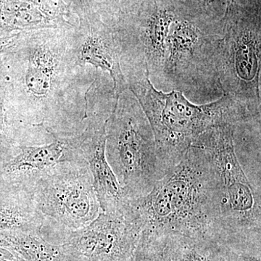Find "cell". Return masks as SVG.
Listing matches in <instances>:
<instances>
[{
    "label": "cell",
    "instance_id": "19",
    "mask_svg": "<svg viewBox=\"0 0 261 261\" xmlns=\"http://www.w3.org/2000/svg\"><path fill=\"white\" fill-rule=\"evenodd\" d=\"M178 14L208 23L222 20L228 0H170Z\"/></svg>",
    "mask_w": 261,
    "mask_h": 261
},
{
    "label": "cell",
    "instance_id": "9",
    "mask_svg": "<svg viewBox=\"0 0 261 261\" xmlns=\"http://www.w3.org/2000/svg\"><path fill=\"white\" fill-rule=\"evenodd\" d=\"M176 15L170 0H145L136 11L109 25L125 79L148 73L154 87L163 89L166 40Z\"/></svg>",
    "mask_w": 261,
    "mask_h": 261
},
{
    "label": "cell",
    "instance_id": "7",
    "mask_svg": "<svg viewBox=\"0 0 261 261\" xmlns=\"http://www.w3.org/2000/svg\"><path fill=\"white\" fill-rule=\"evenodd\" d=\"M106 154L130 200L147 195L162 178L153 132L140 103L128 89L118 96L108 121Z\"/></svg>",
    "mask_w": 261,
    "mask_h": 261
},
{
    "label": "cell",
    "instance_id": "4",
    "mask_svg": "<svg viewBox=\"0 0 261 261\" xmlns=\"http://www.w3.org/2000/svg\"><path fill=\"white\" fill-rule=\"evenodd\" d=\"M234 125L213 127L192 145L205 149L216 181V241L226 248L261 247L260 186L244 172L235 151Z\"/></svg>",
    "mask_w": 261,
    "mask_h": 261
},
{
    "label": "cell",
    "instance_id": "20",
    "mask_svg": "<svg viewBox=\"0 0 261 261\" xmlns=\"http://www.w3.org/2000/svg\"><path fill=\"white\" fill-rule=\"evenodd\" d=\"M132 261H172L168 252L166 236L140 235Z\"/></svg>",
    "mask_w": 261,
    "mask_h": 261
},
{
    "label": "cell",
    "instance_id": "14",
    "mask_svg": "<svg viewBox=\"0 0 261 261\" xmlns=\"http://www.w3.org/2000/svg\"><path fill=\"white\" fill-rule=\"evenodd\" d=\"M75 22L76 17L65 0H0V38L69 28Z\"/></svg>",
    "mask_w": 261,
    "mask_h": 261
},
{
    "label": "cell",
    "instance_id": "1",
    "mask_svg": "<svg viewBox=\"0 0 261 261\" xmlns=\"http://www.w3.org/2000/svg\"><path fill=\"white\" fill-rule=\"evenodd\" d=\"M67 29L20 33L13 49L3 56L22 116L62 137L80 135L87 128V97L98 75L72 63Z\"/></svg>",
    "mask_w": 261,
    "mask_h": 261
},
{
    "label": "cell",
    "instance_id": "3",
    "mask_svg": "<svg viewBox=\"0 0 261 261\" xmlns=\"http://www.w3.org/2000/svg\"><path fill=\"white\" fill-rule=\"evenodd\" d=\"M126 82L153 132L162 177L206 130L224 125L260 123L228 96L196 105L179 91L165 92L156 88L148 73L128 77Z\"/></svg>",
    "mask_w": 261,
    "mask_h": 261
},
{
    "label": "cell",
    "instance_id": "16",
    "mask_svg": "<svg viewBox=\"0 0 261 261\" xmlns=\"http://www.w3.org/2000/svg\"><path fill=\"white\" fill-rule=\"evenodd\" d=\"M43 223L31 189L0 181V232L41 230Z\"/></svg>",
    "mask_w": 261,
    "mask_h": 261
},
{
    "label": "cell",
    "instance_id": "24",
    "mask_svg": "<svg viewBox=\"0 0 261 261\" xmlns=\"http://www.w3.org/2000/svg\"><path fill=\"white\" fill-rule=\"evenodd\" d=\"M257 2H260V0H228L227 5L228 3H236V4L247 5L253 4V3H257Z\"/></svg>",
    "mask_w": 261,
    "mask_h": 261
},
{
    "label": "cell",
    "instance_id": "10",
    "mask_svg": "<svg viewBox=\"0 0 261 261\" xmlns=\"http://www.w3.org/2000/svg\"><path fill=\"white\" fill-rule=\"evenodd\" d=\"M68 3L76 16L75 25L66 30L72 63L84 73L102 72L109 75L115 94L119 96L128 87L112 29L80 0H68Z\"/></svg>",
    "mask_w": 261,
    "mask_h": 261
},
{
    "label": "cell",
    "instance_id": "6",
    "mask_svg": "<svg viewBox=\"0 0 261 261\" xmlns=\"http://www.w3.org/2000/svg\"><path fill=\"white\" fill-rule=\"evenodd\" d=\"M218 74L223 95L260 121V2L227 5L222 18Z\"/></svg>",
    "mask_w": 261,
    "mask_h": 261
},
{
    "label": "cell",
    "instance_id": "8",
    "mask_svg": "<svg viewBox=\"0 0 261 261\" xmlns=\"http://www.w3.org/2000/svg\"><path fill=\"white\" fill-rule=\"evenodd\" d=\"M32 192L44 219L41 233L53 243L63 244L68 233L88 226L102 211L82 155L58 165L36 182Z\"/></svg>",
    "mask_w": 261,
    "mask_h": 261
},
{
    "label": "cell",
    "instance_id": "2",
    "mask_svg": "<svg viewBox=\"0 0 261 261\" xmlns=\"http://www.w3.org/2000/svg\"><path fill=\"white\" fill-rule=\"evenodd\" d=\"M130 204L140 235L217 243L216 176L208 154L199 146L192 145L147 195Z\"/></svg>",
    "mask_w": 261,
    "mask_h": 261
},
{
    "label": "cell",
    "instance_id": "12",
    "mask_svg": "<svg viewBox=\"0 0 261 261\" xmlns=\"http://www.w3.org/2000/svg\"><path fill=\"white\" fill-rule=\"evenodd\" d=\"M53 136L49 143L20 147L14 155L0 163V181L32 190L58 165L82 155L75 136Z\"/></svg>",
    "mask_w": 261,
    "mask_h": 261
},
{
    "label": "cell",
    "instance_id": "5",
    "mask_svg": "<svg viewBox=\"0 0 261 261\" xmlns=\"http://www.w3.org/2000/svg\"><path fill=\"white\" fill-rule=\"evenodd\" d=\"M221 34L222 20L208 23L177 13L166 40L163 89L200 102L223 96L218 74Z\"/></svg>",
    "mask_w": 261,
    "mask_h": 261
},
{
    "label": "cell",
    "instance_id": "22",
    "mask_svg": "<svg viewBox=\"0 0 261 261\" xmlns=\"http://www.w3.org/2000/svg\"><path fill=\"white\" fill-rule=\"evenodd\" d=\"M18 34L10 37L0 38V56L13 49L18 39Z\"/></svg>",
    "mask_w": 261,
    "mask_h": 261
},
{
    "label": "cell",
    "instance_id": "21",
    "mask_svg": "<svg viewBox=\"0 0 261 261\" xmlns=\"http://www.w3.org/2000/svg\"><path fill=\"white\" fill-rule=\"evenodd\" d=\"M222 248L228 261H261V247Z\"/></svg>",
    "mask_w": 261,
    "mask_h": 261
},
{
    "label": "cell",
    "instance_id": "13",
    "mask_svg": "<svg viewBox=\"0 0 261 261\" xmlns=\"http://www.w3.org/2000/svg\"><path fill=\"white\" fill-rule=\"evenodd\" d=\"M108 123H90L82 133L75 135V140L81 154L88 163L101 211L123 212L130 200L125 195L106 158Z\"/></svg>",
    "mask_w": 261,
    "mask_h": 261
},
{
    "label": "cell",
    "instance_id": "23",
    "mask_svg": "<svg viewBox=\"0 0 261 261\" xmlns=\"http://www.w3.org/2000/svg\"><path fill=\"white\" fill-rule=\"evenodd\" d=\"M0 261H25L11 251L9 249L0 245Z\"/></svg>",
    "mask_w": 261,
    "mask_h": 261
},
{
    "label": "cell",
    "instance_id": "18",
    "mask_svg": "<svg viewBox=\"0 0 261 261\" xmlns=\"http://www.w3.org/2000/svg\"><path fill=\"white\" fill-rule=\"evenodd\" d=\"M172 261H228L222 247L214 241L166 236Z\"/></svg>",
    "mask_w": 261,
    "mask_h": 261
},
{
    "label": "cell",
    "instance_id": "15",
    "mask_svg": "<svg viewBox=\"0 0 261 261\" xmlns=\"http://www.w3.org/2000/svg\"><path fill=\"white\" fill-rule=\"evenodd\" d=\"M3 56H0V163L14 155L20 147L46 145L54 139L45 128L30 124L22 116L13 99Z\"/></svg>",
    "mask_w": 261,
    "mask_h": 261
},
{
    "label": "cell",
    "instance_id": "11",
    "mask_svg": "<svg viewBox=\"0 0 261 261\" xmlns=\"http://www.w3.org/2000/svg\"><path fill=\"white\" fill-rule=\"evenodd\" d=\"M142 230L132 209L105 213L68 233L63 243L79 261H132Z\"/></svg>",
    "mask_w": 261,
    "mask_h": 261
},
{
    "label": "cell",
    "instance_id": "17",
    "mask_svg": "<svg viewBox=\"0 0 261 261\" xmlns=\"http://www.w3.org/2000/svg\"><path fill=\"white\" fill-rule=\"evenodd\" d=\"M0 245L25 261H79L65 244L51 243L41 230L0 232Z\"/></svg>",
    "mask_w": 261,
    "mask_h": 261
}]
</instances>
